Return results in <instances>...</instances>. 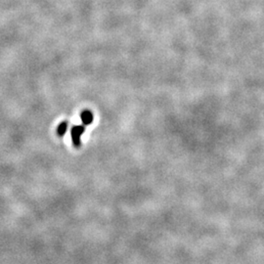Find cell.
Returning <instances> with one entry per match:
<instances>
[{"label":"cell","mask_w":264,"mask_h":264,"mask_svg":"<svg viewBox=\"0 0 264 264\" xmlns=\"http://www.w3.org/2000/svg\"><path fill=\"white\" fill-rule=\"evenodd\" d=\"M85 130V125H74L72 127L71 130V135H72V143L76 147H79L80 146V138L81 135L83 134Z\"/></svg>","instance_id":"1"},{"label":"cell","mask_w":264,"mask_h":264,"mask_svg":"<svg viewBox=\"0 0 264 264\" xmlns=\"http://www.w3.org/2000/svg\"><path fill=\"white\" fill-rule=\"evenodd\" d=\"M80 118H81V121H82L83 125H89V124L92 123V121H93V114L90 111L85 110L81 113Z\"/></svg>","instance_id":"2"},{"label":"cell","mask_w":264,"mask_h":264,"mask_svg":"<svg viewBox=\"0 0 264 264\" xmlns=\"http://www.w3.org/2000/svg\"><path fill=\"white\" fill-rule=\"evenodd\" d=\"M67 121H63L62 123L59 124L57 128V132L60 136H63V135H65V133L67 132Z\"/></svg>","instance_id":"3"}]
</instances>
